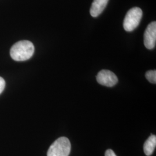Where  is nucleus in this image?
<instances>
[{
  "instance_id": "nucleus-1",
  "label": "nucleus",
  "mask_w": 156,
  "mask_h": 156,
  "mask_svg": "<svg viewBox=\"0 0 156 156\" xmlns=\"http://www.w3.org/2000/svg\"><path fill=\"white\" fill-rule=\"evenodd\" d=\"M34 46L29 41H20L12 46L10 55L12 58L16 62L29 60L34 53Z\"/></svg>"
},
{
  "instance_id": "nucleus-2",
  "label": "nucleus",
  "mask_w": 156,
  "mask_h": 156,
  "mask_svg": "<svg viewBox=\"0 0 156 156\" xmlns=\"http://www.w3.org/2000/svg\"><path fill=\"white\" fill-rule=\"evenodd\" d=\"M71 149L69 140L66 137H60L50 146L47 156H68Z\"/></svg>"
},
{
  "instance_id": "nucleus-3",
  "label": "nucleus",
  "mask_w": 156,
  "mask_h": 156,
  "mask_svg": "<svg viewBox=\"0 0 156 156\" xmlns=\"http://www.w3.org/2000/svg\"><path fill=\"white\" fill-rule=\"evenodd\" d=\"M142 11L138 7L130 9L127 13L123 22V27L127 32H131L136 28L142 17Z\"/></svg>"
},
{
  "instance_id": "nucleus-4",
  "label": "nucleus",
  "mask_w": 156,
  "mask_h": 156,
  "mask_svg": "<svg viewBox=\"0 0 156 156\" xmlns=\"http://www.w3.org/2000/svg\"><path fill=\"white\" fill-rule=\"evenodd\" d=\"M96 78L98 83L107 87H113L118 82L116 75L113 72L106 69L100 71Z\"/></svg>"
},
{
  "instance_id": "nucleus-5",
  "label": "nucleus",
  "mask_w": 156,
  "mask_h": 156,
  "mask_svg": "<svg viewBox=\"0 0 156 156\" xmlns=\"http://www.w3.org/2000/svg\"><path fill=\"white\" fill-rule=\"evenodd\" d=\"M156 43V22L151 23L144 33V45L148 49L155 48Z\"/></svg>"
},
{
  "instance_id": "nucleus-6",
  "label": "nucleus",
  "mask_w": 156,
  "mask_h": 156,
  "mask_svg": "<svg viewBox=\"0 0 156 156\" xmlns=\"http://www.w3.org/2000/svg\"><path fill=\"white\" fill-rule=\"evenodd\" d=\"M109 0H94L90 8L91 16H98L105 8Z\"/></svg>"
},
{
  "instance_id": "nucleus-7",
  "label": "nucleus",
  "mask_w": 156,
  "mask_h": 156,
  "mask_svg": "<svg viewBox=\"0 0 156 156\" xmlns=\"http://www.w3.org/2000/svg\"><path fill=\"white\" fill-rule=\"evenodd\" d=\"M156 146V136L154 135H151L146 140L144 145V151L147 156H150L153 154Z\"/></svg>"
},
{
  "instance_id": "nucleus-8",
  "label": "nucleus",
  "mask_w": 156,
  "mask_h": 156,
  "mask_svg": "<svg viewBox=\"0 0 156 156\" xmlns=\"http://www.w3.org/2000/svg\"><path fill=\"white\" fill-rule=\"evenodd\" d=\"M145 76L147 80L151 83H156V70H151L148 71L146 73Z\"/></svg>"
},
{
  "instance_id": "nucleus-9",
  "label": "nucleus",
  "mask_w": 156,
  "mask_h": 156,
  "mask_svg": "<svg viewBox=\"0 0 156 156\" xmlns=\"http://www.w3.org/2000/svg\"><path fill=\"white\" fill-rule=\"evenodd\" d=\"M5 87V81L2 77H0V94L4 91Z\"/></svg>"
},
{
  "instance_id": "nucleus-10",
  "label": "nucleus",
  "mask_w": 156,
  "mask_h": 156,
  "mask_svg": "<svg viewBox=\"0 0 156 156\" xmlns=\"http://www.w3.org/2000/svg\"><path fill=\"white\" fill-rule=\"evenodd\" d=\"M105 156H116L115 152L111 149H108L105 152Z\"/></svg>"
}]
</instances>
